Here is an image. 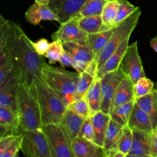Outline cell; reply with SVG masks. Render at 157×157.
I'll list each match as a JSON object with an SVG mask.
<instances>
[{"label":"cell","instance_id":"1","mask_svg":"<svg viewBox=\"0 0 157 157\" xmlns=\"http://www.w3.org/2000/svg\"><path fill=\"white\" fill-rule=\"evenodd\" d=\"M8 47L15 77L19 83L29 88L36 78L41 76L45 61L37 53L20 24L11 20Z\"/></svg>","mask_w":157,"mask_h":157},{"label":"cell","instance_id":"2","mask_svg":"<svg viewBox=\"0 0 157 157\" xmlns=\"http://www.w3.org/2000/svg\"><path fill=\"white\" fill-rule=\"evenodd\" d=\"M29 89L39 106L43 124H59L67 107L55 90L42 76L36 78Z\"/></svg>","mask_w":157,"mask_h":157},{"label":"cell","instance_id":"3","mask_svg":"<svg viewBox=\"0 0 157 157\" xmlns=\"http://www.w3.org/2000/svg\"><path fill=\"white\" fill-rule=\"evenodd\" d=\"M79 72L67 71L59 67H53L45 63L42 67L41 76L55 90L67 107L75 101L76 85Z\"/></svg>","mask_w":157,"mask_h":157},{"label":"cell","instance_id":"4","mask_svg":"<svg viewBox=\"0 0 157 157\" xmlns=\"http://www.w3.org/2000/svg\"><path fill=\"white\" fill-rule=\"evenodd\" d=\"M17 112L21 131L41 129L43 123L39 106L29 88L19 83L17 91Z\"/></svg>","mask_w":157,"mask_h":157},{"label":"cell","instance_id":"5","mask_svg":"<svg viewBox=\"0 0 157 157\" xmlns=\"http://www.w3.org/2000/svg\"><path fill=\"white\" fill-rule=\"evenodd\" d=\"M140 15L141 10L138 7L129 16L115 26L109 40L96 59V74L121 43L125 39L129 38L138 23Z\"/></svg>","mask_w":157,"mask_h":157},{"label":"cell","instance_id":"6","mask_svg":"<svg viewBox=\"0 0 157 157\" xmlns=\"http://www.w3.org/2000/svg\"><path fill=\"white\" fill-rule=\"evenodd\" d=\"M21 151L28 157H52L49 145L43 131L41 129L21 131Z\"/></svg>","mask_w":157,"mask_h":157},{"label":"cell","instance_id":"7","mask_svg":"<svg viewBox=\"0 0 157 157\" xmlns=\"http://www.w3.org/2000/svg\"><path fill=\"white\" fill-rule=\"evenodd\" d=\"M64 50L73 58L72 67L82 72L93 65H96L94 55L88 45L86 39L63 42Z\"/></svg>","mask_w":157,"mask_h":157},{"label":"cell","instance_id":"8","mask_svg":"<svg viewBox=\"0 0 157 157\" xmlns=\"http://www.w3.org/2000/svg\"><path fill=\"white\" fill-rule=\"evenodd\" d=\"M126 77L121 68L107 72L101 78L102 102L101 110L110 115L113 108V100L117 89L121 80Z\"/></svg>","mask_w":157,"mask_h":157},{"label":"cell","instance_id":"9","mask_svg":"<svg viewBox=\"0 0 157 157\" xmlns=\"http://www.w3.org/2000/svg\"><path fill=\"white\" fill-rule=\"evenodd\" d=\"M52 157H73L71 147L59 124H43Z\"/></svg>","mask_w":157,"mask_h":157},{"label":"cell","instance_id":"10","mask_svg":"<svg viewBox=\"0 0 157 157\" xmlns=\"http://www.w3.org/2000/svg\"><path fill=\"white\" fill-rule=\"evenodd\" d=\"M133 85L145 74L142 62L139 53L137 41L129 45L119 66Z\"/></svg>","mask_w":157,"mask_h":157},{"label":"cell","instance_id":"11","mask_svg":"<svg viewBox=\"0 0 157 157\" xmlns=\"http://www.w3.org/2000/svg\"><path fill=\"white\" fill-rule=\"evenodd\" d=\"M81 17L80 13H78L66 21L60 23L58 30L52 34V39L61 40L63 42L85 40L88 33L83 31L79 25Z\"/></svg>","mask_w":157,"mask_h":157},{"label":"cell","instance_id":"12","mask_svg":"<svg viewBox=\"0 0 157 157\" xmlns=\"http://www.w3.org/2000/svg\"><path fill=\"white\" fill-rule=\"evenodd\" d=\"M71 150L73 157H106L102 147L80 136L73 140Z\"/></svg>","mask_w":157,"mask_h":157},{"label":"cell","instance_id":"13","mask_svg":"<svg viewBox=\"0 0 157 157\" xmlns=\"http://www.w3.org/2000/svg\"><path fill=\"white\" fill-rule=\"evenodd\" d=\"M21 132L17 112L6 107H0V137L18 135Z\"/></svg>","mask_w":157,"mask_h":157},{"label":"cell","instance_id":"14","mask_svg":"<svg viewBox=\"0 0 157 157\" xmlns=\"http://www.w3.org/2000/svg\"><path fill=\"white\" fill-rule=\"evenodd\" d=\"M85 118L67 108L59 124L70 147L73 140L78 136Z\"/></svg>","mask_w":157,"mask_h":157},{"label":"cell","instance_id":"15","mask_svg":"<svg viewBox=\"0 0 157 157\" xmlns=\"http://www.w3.org/2000/svg\"><path fill=\"white\" fill-rule=\"evenodd\" d=\"M18 84L14 75L9 76L0 84V107H6L17 112V91Z\"/></svg>","mask_w":157,"mask_h":157},{"label":"cell","instance_id":"16","mask_svg":"<svg viewBox=\"0 0 157 157\" xmlns=\"http://www.w3.org/2000/svg\"><path fill=\"white\" fill-rule=\"evenodd\" d=\"M132 143L126 157H151L152 133L149 134L139 130H132Z\"/></svg>","mask_w":157,"mask_h":157},{"label":"cell","instance_id":"17","mask_svg":"<svg viewBox=\"0 0 157 157\" xmlns=\"http://www.w3.org/2000/svg\"><path fill=\"white\" fill-rule=\"evenodd\" d=\"M139 107L148 116L155 134L157 133V91L155 88L149 94L135 99Z\"/></svg>","mask_w":157,"mask_h":157},{"label":"cell","instance_id":"18","mask_svg":"<svg viewBox=\"0 0 157 157\" xmlns=\"http://www.w3.org/2000/svg\"><path fill=\"white\" fill-rule=\"evenodd\" d=\"M128 126L132 130H139L149 134L153 132L151 121L147 115L136 102L134 104Z\"/></svg>","mask_w":157,"mask_h":157},{"label":"cell","instance_id":"19","mask_svg":"<svg viewBox=\"0 0 157 157\" xmlns=\"http://www.w3.org/2000/svg\"><path fill=\"white\" fill-rule=\"evenodd\" d=\"M91 117L94 134V142L103 148L105 135L111 119L110 115L99 110L91 115Z\"/></svg>","mask_w":157,"mask_h":157},{"label":"cell","instance_id":"20","mask_svg":"<svg viewBox=\"0 0 157 157\" xmlns=\"http://www.w3.org/2000/svg\"><path fill=\"white\" fill-rule=\"evenodd\" d=\"M124 126L118 123L112 118L110 120L105 135L103 148L105 156L110 151L118 150V146L122 135Z\"/></svg>","mask_w":157,"mask_h":157},{"label":"cell","instance_id":"21","mask_svg":"<svg viewBox=\"0 0 157 157\" xmlns=\"http://www.w3.org/2000/svg\"><path fill=\"white\" fill-rule=\"evenodd\" d=\"M129 38H128L123 40L109 56L101 69L97 72V77H101L107 72L115 71L119 67L121 59L129 46Z\"/></svg>","mask_w":157,"mask_h":157},{"label":"cell","instance_id":"22","mask_svg":"<svg viewBox=\"0 0 157 157\" xmlns=\"http://www.w3.org/2000/svg\"><path fill=\"white\" fill-rule=\"evenodd\" d=\"M114 28L108 29L97 33L88 34L86 41L94 55L95 63L100 52L109 40L113 33Z\"/></svg>","mask_w":157,"mask_h":157},{"label":"cell","instance_id":"23","mask_svg":"<svg viewBox=\"0 0 157 157\" xmlns=\"http://www.w3.org/2000/svg\"><path fill=\"white\" fill-rule=\"evenodd\" d=\"M79 74V78L75 93V101L85 96L96 76V67L94 65H93L88 69Z\"/></svg>","mask_w":157,"mask_h":157},{"label":"cell","instance_id":"24","mask_svg":"<svg viewBox=\"0 0 157 157\" xmlns=\"http://www.w3.org/2000/svg\"><path fill=\"white\" fill-rule=\"evenodd\" d=\"M88 103L90 115L101 110L102 102V91L101 78L96 76L94 82L85 94Z\"/></svg>","mask_w":157,"mask_h":157},{"label":"cell","instance_id":"25","mask_svg":"<svg viewBox=\"0 0 157 157\" xmlns=\"http://www.w3.org/2000/svg\"><path fill=\"white\" fill-rule=\"evenodd\" d=\"M135 99L133 83L127 77H125L119 84L113 100V107L122 105Z\"/></svg>","mask_w":157,"mask_h":157},{"label":"cell","instance_id":"26","mask_svg":"<svg viewBox=\"0 0 157 157\" xmlns=\"http://www.w3.org/2000/svg\"><path fill=\"white\" fill-rule=\"evenodd\" d=\"M86 1L87 0H66L56 13L59 17V23H64L79 13Z\"/></svg>","mask_w":157,"mask_h":157},{"label":"cell","instance_id":"27","mask_svg":"<svg viewBox=\"0 0 157 157\" xmlns=\"http://www.w3.org/2000/svg\"><path fill=\"white\" fill-rule=\"evenodd\" d=\"M79 25L88 34L97 33L110 29L104 25L101 15L82 17L79 21Z\"/></svg>","mask_w":157,"mask_h":157},{"label":"cell","instance_id":"28","mask_svg":"<svg viewBox=\"0 0 157 157\" xmlns=\"http://www.w3.org/2000/svg\"><path fill=\"white\" fill-rule=\"evenodd\" d=\"M134 103L135 99L125 104L113 107L110 115L111 118L123 126L128 125Z\"/></svg>","mask_w":157,"mask_h":157},{"label":"cell","instance_id":"29","mask_svg":"<svg viewBox=\"0 0 157 157\" xmlns=\"http://www.w3.org/2000/svg\"><path fill=\"white\" fill-rule=\"evenodd\" d=\"M119 2L118 0H109L104 7L101 17L103 24L108 28H114L118 13Z\"/></svg>","mask_w":157,"mask_h":157},{"label":"cell","instance_id":"30","mask_svg":"<svg viewBox=\"0 0 157 157\" xmlns=\"http://www.w3.org/2000/svg\"><path fill=\"white\" fill-rule=\"evenodd\" d=\"M109 0H87L79 13L82 17L101 15L103 9Z\"/></svg>","mask_w":157,"mask_h":157},{"label":"cell","instance_id":"31","mask_svg":"<svg viewBox=\"0 0 157 157\" xmlns=\"http://www.w3.org/2000/svg\"><path fill=\"white\" fill-rule=\"evenodd\" d=\"M154 84L155 83L146 76L140 78L133 85L135 99L150 93L155 88Z\"/></svg>","mask_w":157,"mask_h":157},{"label":"cell","instance_id":"32","mask_svg":"<svg viewBox=\"0 0 157 157\" xmlns=\"http://www.w3.org/2000/svg\"><path fill=\"white\" fill-rule=\"evenodd\" d=\"M64 52L63 42L59 39L53 40V42L50 43L49 48L44 55V56L48 59L49 64H52L59 61Z\"/></svg>","mask_w":157,"mask_h":157},{"label":"cell","instance_id":"33","mask_svg":"<svg viewBox=\"0 0 157 157\" xmlns=\"http://www.w3.org/2000/svg\"><path fill=\"white\" fill-rule=\"evenodd\" d=\"M133 139V132L132 130L128 126H124L122 135L120 137L118 149L122 152L125 156L129 153L131 148Z\"/></svg>","mask_w":157,"mask_h":157},{"label":"cell","instance_id":"34","mask_svg":"<svg viewBox=\"0 0 157 157\" xmlns=\"http://www.w3.org/2000/svg\"><path fill=\"white\" fill-rule=\"evenodd\" d=\"M118 1L119 2V7L115 22V25L126 18L138 8V7H136L131 4L128 0Z\"/></svg>","mask_w":157,"mask_h":157},{"label":"cell","instance_id":"35","mask_svg":"<svg viewBox=\"0 0 157 157\" xmlns=\"http://www.w3.org/2000/svg\"><path fill=\"white\" fill-rule=\"evenodd\" d=\"M26 21L31 25H37L42 20L40 4L36 1L28 8L25 13Z\"/></svg>","mask_w":157,"mask_h":157},{"label":"cell","instance_id":"36","mask_svg":"<svg viewBox=\"0 0 157 157\" xmlns=\"http://www.w3.org/2000/svg\"><path fill=\"white\" fill-rule=\"evenodd\" d=\"M67 108L83 117H87L88 116L90 115L89 105L85 96L78 100L74 101L69 105H67Z\"/></svg>","mask_w":157,"mask_h":157},{"label":"cell","instance_id":"37","mask_svg":"<svg viewBox=\"0 0 157 157\" xmlns=\"http://www.w3.org/2000/svg\"><path fill=\"white\" fill-rule=\"evenodd\" d=\"M78 136L94 142V134L91 115L85 118Z\"/></svg>","mask_w":157,"mask_h":157},{"label":"cell","instance_id":"38","mask_svg":"<svg viewBox=\"0 0 157 157\" xmlns=\"http://www.w3.org/2000/svg\"><path fill=\"white\" fill-rule=\"evenodd\" d=\"M22 142V134L21 133L14 142L4 151L2 157H15L21 150Z\"/></svg>","mask_w":157,"mask_h":157},{"label":"cell","instance_id":"39","mask_svg":"<svg viewBox=\"0 0 157 157\" xmlns=\"http://www.w3.org/2000/svg\"><path fill=\"white\" fill-rule=\"evenodd\" d=\"M31 43L37 53L42 56H44L50 47V43L45 38H41L36 42L31 40Z\"/></svg>","mask_w":157,"mask_h":157},{"label":"cell","instance_id":"40","mask_svg":"<svg viewBox=\"0 0 157 157\" xmlns=\"http://www.w3.org/2000/svg\"><path fill=\"white\" fill-rule=\"evenodd\" d=\"M18 135H9L0 137V156L2 157L4 151L14 142L18 137Z\"/></svg>","mask_w":157,"mask_h":157},{"label":"cell","instance_id":"41","mask_svg":"<svg viewBox=\"0 0 157 157\" xmlns=\"http://www.w3.org/2000/svg\"><path fill=\"white\" fill-rule=\"evenodd\" d=\"M59 63H60V65L63 67L67 66L72 67L74 63V60L72 57L67 52L65 51L64 53L61 56L59 60Z\"/></svg>","mask_w":157,"mask_h":157},{"label":"cell","instance_id":"42","mask_svg":"<svg viewBox=\"0 0 157 157\" xmlns=\"http://www.w3.org/2000/svg\"><path fill=\"white\" fill-rule=\"evenodd\" d=\"M150 155L151 157H157V133H152Z\"/></svg>","mask_w":157,"mask_h":157},{"label":"cell","instance_id":"43","mask_svg":"<svg viewBox=\"0 0 157 157\" xmlns=\"http://www.w3.org/2000/svg\"><path fill=\"white\" fill-rule=\"evenodd\" d=\"M66 1V0H50L48 5L55 13H57L61 6Z\"/></svg>","mask_w":157,"mask_h":157},{"label":"cell","instance_id":"44","mask_svg":"<svg viewBox=\"0 0 157 157\" xmlns=\"http://www.w3.org/2000/svg\"><path fill=\"white\" fill-rule=\"evenodd\" d=\"M150 45L157 53V36L151 39L150 41Z\"/></svg>","mask_w":157,"mask_h":157},{"label":"cell","instance_id":"45","mask_svg":"<svg viewBox=\"0 0 157 157\" xmlns=\"http://www.w3.org/2000/svg\"><path fill=\"white\" fill-rule=\"evenodd\" d=\"M50 0H35L36 2L42 4H48Z\"/></svg>","mask_w":157,"mask_h":157},{"label":"cell","instance_id":"46","mask_svg":"<svg viewBox=\"0 0 157 157\" xmlns=\"http://www.w3.org/2000/svg\"><path fill=\"white\" fill-rule=\"evenodd\" d=\"M154 88L156 89V91H157V81L155 83V84H154Z\"/></svg>","mask_w":157,"mask_h":157}]
</instances>
